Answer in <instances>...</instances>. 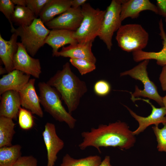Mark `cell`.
<instances>
[{
	"instance_id": "obj_34",
	"label": "cell",
	"mask_w": 166,
	"mask_h": 166,
	"mask_svg": "<svg viewBox=\"0 0 166 166\" xmlns=\"http://www.w3.org/2000/svg\"><path fill=\"white\" fill-rule=\"evenodd\" d=\"M159 79L163 90L166 91V65L163 66Z\"/></svg>"
},
{
	"instance_id": "obj_35",
	"label": "cell",
	"mask_w": 166,
	"mask_h": 166,
	"mask_svg": "<svg viewBox=\"0 0 166 166\" xmlns=\"http://www.w3.org/2000/svg\"><path fill=\"white\" fill-rule=\"evenodd\" d=\"M86 0H72L71 7L74 8L80 7L85 3Z\"/></svg>"
},
{
	"instance_id": "obj_14",
	"label": "cell",
	"mask_w": 166,
	"mask_h": 166,
	"mask_svg": "<svg viewBox=\"0 0 166 166\" xmlns=\"http://www.w3.org/2000/svg\"><path fill=\"white\" fill-rule=\"evenodd\" d=\"M145 10H150L158 14L156 6L148 0H122L121 20L122 22L128 17L136 18L140 12Z\"/></svg>"
},
{
	"instance_id": "obj_27",
	"label": "cell",
	"mask_w": 166,
	"mask_h": 166,
	"mask_svg": "<svg viewBox=\"0 0 166 166\" xmlns=\"http://www.w3.org/2000/svg\"><path fill=\"white\" fill-rule=\"evenodd\" d=\"M69 61L77 69L81 75L91 72L96 68L95 64L86 60L71 58Z\"/></svg>"
},
{
	"instance_id": "obj_29",
	"label": "cell",
	"mask_w": 166,
	"mask_h": 166,
	"mask_svg": "<svg viewBox=\"0 0 166 166\" xmlns=\"http://www.w3.org/2000/svg\"><path fill=\"white\" fill-rule=\"evenodd\" d=\"M163 124L164 126L161 128L156 126L152 128L156 137L158 151L166 152V123Z\"/></svg>"
},
{
	"instance_id": "obj_20",
	"label": "cell",
	"mask_w": 166,
	"mask_h": 166,
	"mask_svg": "<svg viewBox=\"0 0 166 166\" xmlns=\"http://www.w3.org/2000/svg\"><path fill=\"white\" fill-rule=\"evenodd\" d=\"M18 37L13 33L10 40H6L0 34V57L8 73L14 70L13 60L18 49Z\"/></svg>"
},
{
	"instance_id": "obj_8",
	"label": "cell",
	"mask_w": 166,
	"mask_h": 166,
	"mask_svg": "<svg viewBox=\"0 0 166 166\" xmlns=\"http://www.w3.org/2000/svg\"><path fill=\"white\" fill-rule=\"evenodd\" d=\"M122 0H113L107 7L102 22L98 37L111 50L112 39L114 33L121 25L120 14Z\"/></svg>"
},
{
	"instance_id": "obj_17",
	"label": "cell",
	"mask_w": 166,
	"mask_h": 166,
	"mask_svg": "<svg viewBox=\"0 0 166 166\" xmlns=\"http://www.w3.org/2000/svg\"><path fill=\"white\" fill-rule=\"evenodd\" d=\"M75 32L64 29L50 30L45 42L52 49V55L55 56L59 49L66 44L78 43L75 37Z\"/></svg>"
},
{
	"instance_id": "obj_37",
	"label": "cell",
	"mask_w": 166,
	"mask_h": 166,
	"mask_svg": "<svg viewBox=\"0 0 166 166\" xmlns=\"http://www.w3.org/2000/svg\"><path fill=\"white\" fill-rule=\"evenodd\" d=\"M12 1L17 6H26V0H12Z\"/></svg>"
},
{
	"instance_id": "obj_28",
	"label": "cell",
	"mask_w": 166,
	"mask_h": 166,
	"mask_svg": "<svg viewBox=\"0 0 166 166\" xmlns=\"http://www.w3.org/2000/svg\"><path fill=\"white\" fill-rule=\"evenodd\" d=\"M15 6L12 0H0V11L5 15L9 22L11 27V31L14 33L16 29L13 26L12 17Z\"/></svg>"
},
{
	"instance_id": "obj_21",
	"label": "cell",
	"mask_w": 166,
	"mask_h": 166,
	"mask_svg": "<svg viewBox=\"0 0 166 166\" xmlns=\"http://www.w3.org/2000/svg\"><path fill=\"white\" fill-rule=\"evenodd\" d=\"M71 2L72 0H49L41 12L39 18L46 23L71 7Z\"/></svg>"
},
{
	"instance_id": "obj_6",
	"label": "cell",
	"mask_w": 166,
	"mask_h": 166,
	"mask_svg": "<svg viewBox=\"0 0 166 166\" xmlns=\"http://www.w3.org/2000/svg\"><path fill=\"white\" fill-rule=\"evenodd\" d=\"M116 39L122 50L133 52L146 47L149 35L140 25L129 24L121 26L117 31Z\"/></svg>"
},
{
	"instance_id": "obj_32",
	"label": "cell",
	"mask_w": 166,
	"mask_h": 166,
	"mask_svg": "<svg viewBox=\"0 0 166 166\" xmlns=\"http://www.w3.org/2000/svg\"><path fill=\"white\" fill-rule=\"evenodd\" d=\"M37 162L32 156H21L12 166H37Z\"/></svg>"
},
{
	"instance_id": "obj_9",
	"label": "cell",
	"mask_w": 166,
	"mask_h": 166,
	"mask_svg": "<svg viewBox=\"0 0 166 166\" xmlns=\"http://www.w3.org/2000/svg\"><path fill=\"white\" fill-rule=\"evenodd\" d=\"M18 49L13 60L14 69L39 78L42 73L39 60L30 56L21 42H18Z\"/></svg>"
},
{
	"instance_id": "obj_11",
	"label": "cell",
	"mask_w": 166,
	"mask_h": 166,
	"mask_svg": "<svg viewBox=\"0 0 166 166\" xmlns=\"http://www.w3.org/2000/svg\"><path fill=\"white\" fill-rule=\"evenodd\" d=\"M137 100H142L148 103L152 108L151 114L147 117H143L136 114L127 106H124L129 111L131 115L139 123L138 128L132 132L134 135H137L143 132L148 126L154 124L155 126H158L160 123L163 124L166 123L165 109L164 107L157 108L154 106L148 100L144 99L141 98H134L132 101H134Z\"/></svg>"
},
{
	"instance_id": "obj_31",
	"label": "cell",
	"mask_w": 166,
	"mask_h": 166,
	"mask_svg": "<svg viewBox=\"0 0 166 166\" xmlns=\"http://www.w3.org/2000/svg\"><path fill=\"white\" fill-rule=\"evenodd\" d=\"M93 89L95 93L97 95L103 96L109 93L111 90V87L109 84L106 81L100 80L95 84Z\"/></svg>"
},
{
	"instance_id": "obj_23",
	"label": "cell",
	"mask_w": 166,
	"mask_h": 166,
	"mask_svg": "<svg viewBox=\"0 0 166 166\" xmlns=\"http://www.w3.org/2000/svg\"><path fill=\"white\" fill-rule=\"evenodd\" d=\"M19 144L0 148V166H12L21 156Z\"/></svg>"
},
{
	"instance_id": "obj_1",
	"label": "cell",
	"mask_w": 166,
	"mask_h": 166,
	"mask_svg": "<svg viewBox=\"0 0 166 166\" xmlns=\"http://www.w3.org/2000/svg\"><path fill=\"white\" fill-rule=\"evenodd\" d=\"M82 141L78 147L84 150L89 147L96 148L100 153L102 147H117L127 149L132 147L136 139L132 132L124 122L118 121L108 124H100L90 131L81 133Z\"/></svg>"
},
{
	"instance_id": "obj_39",
	"label": "cell",
	"mask_w": 166,
	"mask_h": 166,
	"mask_svg": "<svg viewBox=\"0 0 166 166\" xmlns=\"http://www.w3.org/2000/svg\"><path fill=\"white\" fill-rule=\"evenodd\" d=\"M163 102L164 105V107L166 112V95L163 97Z\"/></svg>"
},
{
	"instance_id": "obj_25",
	"label": "cell",
	"mask_w": 166,
	"mask_h": 166,
	"mask_svg": "<svg viewBox=\"0 0 166 166\" xmlns=\"http://www.w3.org/2000/svg\"><path fill=\"white\" fill-rule=\"evenodd\" d=\"M101 161V157L97 155L76 159L66 154L63 156L60 166H98Z\"/></svg>"
},
{
	"instance_id": "obj_30",
	"label": "cell",
	"mask_w": 166,
	"mask_h": 166,
	"mask_svg": "<svg viewBox=\"0 0 166 166\" xmlns=\"http://www.w3.org/2000/svg\"><path fill=\"white\" fill-rule=\"evenodd\" d=\"M49 0H26V6L36 16H39L46 4Z\"/></svg>"
},
{
	"instance_id": "obj_26",
	"label": "cell",
	"mask_w": 166,
	"mask_h": 166,
	"mask_svg": "<svg viewBox=\"0 0 166 166\" xmlns=\"http://www.w3.org/2000/svg\"><path fill=\"white\" fill-rule=\"evenodd\" d=\"M18 118L19 125L22 129L28 130L33 126L34 123L33 117L31 112L28 110L21 108Z\"/></svg>"
},
{
	"instance_id": "obj_10",
	"label": "cell",
	"mask_w": 166,
	"mask_h": 166,
	"mask_svg": "<svg viewBox=\"0 0 166 166\" xmlns=\"http://www.w3.org/2000/svg\"><path fill=\"white\" fill-rule=\"evenodd\" d=\"M83 19L81 7H70L64 12L45 24L49 29H64L75 31Z\"/></svg>"
},
{
	"instance_id": "obj_36",
	"label": "cell",
	"mask_w": 166,
	"mask_h": 166,
	"mask_svg": "<svg viewBox=\"0 0 166 166\" xmlns=\"http://www.w3.org/2000/svg\"><path fill=\"white\" fill-rule=\"evenodd\" d=\"M98 166H112L111 164L110 157L106 156Z\"/></svg>"
},
{
	"instance_id": "obj_13",
	"label": "cell",
	"mask_w": 166,
	"mask_h": 166,
	"mask_svg": "<svg viewBox=\"0 0 166 166\" xmlns=\"http://www.w3.org/2000/svg\"><path fill=\"white\" fill-rule=\"evenodd\" d=\"M35 79H30L29 81L19 92L22 106L40 117H43L44 114L40 106L39 97L35 90Z\"/></svg>"
},
{
	"instance_id": "obj_16",
	"label": "cell",
	"mask_w": 166,
	"mask_h": 166,
	"mask_svg": "<svg viewBox=\"0 0 166 166\" xmlns=\"http://www.w3.org/2000/svg\"><path fill=\"white\" fill-rule=\"evenodd\" d=\"M92 43H77L63 46L61 51L57 52L55 56L84 59L95 64L97 59L91 49Z\"/></svg>"
},
{
	"instance_id": "obj_38",
	"label": "cell",
	"mask_w": 166,
	"mask_h": 166,
	"mask_svg": "<svg viewBox=\"0 0 166 166\" xmlns=\"http://www.w3.org/2000/svg\"><path fill=\"white\" fill-rule=\"evenodd\" d=\"M7 71L5 68L3 67L2 66H0V75L4 74Z\"/></svg>"
},
{
	"instance_id": "obj_7",
	"label": "cell",
	"mask_w": 166,
	"mask_h": 166,
	"mask_svg": "<svg viewBox=\"0 0 166 166\" xmlns=\"http://www.w3.org/2000/svg\"><path fill=\"white\" fill-rule=\"evenodd\" d=\"M149 60H145L130 70L121 73L120 76L129 75L132 78L141 81L144 85L143 90L136 85L135 90L131 95V99L136 97H148L155 101L161 107H164L163 97L159 94L157 87L151 81L148 75L147 66Z\"/></svg>"
},
{
	"instance_id": "obj_2",
	"label": "cell",
	"mask_w": 166,
	"mask_h": 166,
	"mask_svg": "<svg viewBox=\"0 0 166 166\" xmlns=\"http://www.w3.org/2000/svg\"><path fill=\"white\" fill-rule=\"evenodd\" d=\"M46 83L54 88L61 95L71 114L77 108L81 98L88 91L85 82L72 72L68 62Z\"/></svg>"
},
{
	"instance_id": "obj_12",
	"label": "cell",
	"mask_w": 166,
	"mask_h": 166,
	"mask_svg": "<svg viewBox=\"0 0 166 166\" xmlns=\"http://www.w3.org/2000/svg\"><path fill=\"white\" fill-rule=\"evenodd\" d=\"M42 136L47 151V166H54L58 153L64 147V142L57 134L55 125L51 123L45 125Z\"/></svg>"
},
{
	"instance_id": "obj_40",
	"label": "cell",
	"mask_w": 166,
	"mask_h": 166,
	"mask_svg": "<svg viewBox=\"0 0 166 166\" xmlns=\"http://www.w3.org/2000/svg\"><path fill=\"white\" fill-rule=\"evenodd\" d=\"M165 22H166V18H165Z\"/></svg>"
},
{
	"instance_id": "obj_5",
	"label": "cell",
	"mask_w": 166,
	"mask_h": 166,
	"mask_svg": "<svg viewBox=\"0 0 166 166\" xmlns=\"http://www.w3.org/2000/svg\"><path fill=\"white\" fill-rule=\"evenodd\" d=\"M50 31L40 18H36L29 26H18L14 33L20 38L21 42L28 53L34 57L45 44Z\"/></svg>"
},
{
	"instance_id": "obj_3",
	"label": "cell",
	"mask_w": 166,
	"mask_h": 166,
	"mask_svg": "<svg viewBox=\"0 0 166 166\" xmlns=\"http://www.w3.org/2000/svg\"><path fill=\"white\" fill-rule=\"evenodd\" d=\"M38 86L40 103L45 110L56 120L64 122L73 129L77 120L65 109L56 89L44 82H39Z\"/></svg>"
},
{
	"instance_id": "obj_15",
	"label": "cell",
	"mask_w": 166,
	"mask_h": 166,
	"mask_svg": "<svg viewBox=\"0 0 166 166\" xmlns=\"http://www.w3.org/2000/svg\"><path fill=\"white\" fill-rule=\"evenodd\" d=\"M1 95L0 116L17 120L21 105L19 92L10 90L4 92Z\"/></svg>"
},
{
	"instance_id": "obj_24",
	"label": "cell",
	"mask_w": 166,
	"mask_h": 166,
	"mask_svg": "<svg viewBox=\"0 0 166 166\" xmlns=\"http://www.w3.org/2000/svg\"><path fill=\"white\" fill-rule=\"evenodd\" d=\"M36 18L35 14L26 6H16L11 20L19 26H28Z\"/></svg>"
},
{
	"instance_id": "obj_22",
	"label": "cell",
	"mask_w": 166,
	"mask_h": 166,
	"mask_svg": "<svg viewBox=\"0 0 166 166\" xmlns=\"http://www.w3.org/2000/svg\"><path fill=\"white\" fill-rule=\"evenodd\" d=\"M15 126L13 119L0 116V148L12 145Z\"/></svg>"
},
{
	"instance_id": "obj_18",
	"label": "cell",
	"mask_w": 166,
	"mask_h": 166,
	"mask_svg": "<svg viewBox=\"0 0 166 166\" xmlns=\"http://www.w3.org/2000/svg\"><path fill=\"white\" fill-rule=\"evenodd\" d=\"M30 75L14 69L0 79V95L8 90L19 92L29 81Z\"/></svg>"
},
{
	"instance_id": "obj_19",
	"label": "cell",
	"mask_w": 166,
	"mask_h": 166,
	"mask_svg": "<svg viewBox=\"0 0 166 166\" xmlns=\"http://www.w3.org/2000/svg\"><path fill=\"white\" fill-rule=\"evenodd\" d=\"M160 30L159 35L162 40L163 48L158 52H146L142 50L132 52L133 58L136 62L145 60L154 59L156 60V64L163 66L166 65V33L164 28L162 20L160 19L159 22Z\"/></svg>"
},
{
	"instance_id": "obj_4",
	"label": "cell",
	"mask_w": 166,
	"mask_h": 166,
	"mask_svg": "<svg viewBox=\"0 0 166 166\" xmlns=\"http://www.w3.org/2000/svg\"><path fill=\"white\" fill-rule=\"evenodd\" d=\"M83 19L79 28L75 32L78 43L93 42L98 36L106 10L95 9L89 3L81 7Z\"/></svg>"
},
{
	"instance_id": "obj_33",
	"label": "cell",
	"mask_w": 166,
	"mask_h": 166,
	"mask_svg": "<svg viewBox=\"0 0 166 166\" xmlns=\"http://www.w3.org/2000/svg\"><path fill=\"white\" fill-rule=\"evenodd\" d=\"M156 4L158 14L166 18V0H157Z\"/></svg>"
}]
</instances>
